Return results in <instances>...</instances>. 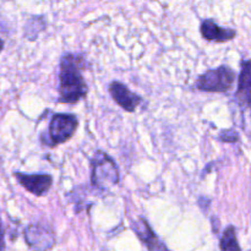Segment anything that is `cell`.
<instances>
[{
    "label": "cell",
    "instance_id": "cell-1",
    "mask_svg": "<svg viewBox=\"0 0 251 251\" xmlns=\"http://www.w3.org/2000/svg\"><path fill=\"white\" fill-rule=\"evenodd\" d=\"M86 68V59L78 54H64L60 60L59 73V102L76 104L86 97L87 83L81 71Z\"/></svg>",
    "mask_w": 251,
    "mask_h": 251
},
{
    "label": "cell",
    "instance_id": "cell-2",
    "mask_svg": "<svg viewBox=\"0 0 251 251\" xmlns=\"http://www.w3.org/2000/svg\"><path fill=\"white\" fill-rule=\"evenodd\" d=\"M91 183L100 190H108L119 181V169L115 162L103 151H97L91 162Z\"/></svg>",
    "mask_w": 251,
    "mask_h": 251
},
{
    "label": "cell",
    "instance_id": "cell-3",
    "mask_svg": "<svg viewBox=\"0 0 251 251\" xmlns=\"http://www.w3.org/2000/svg\"><path fill=\"white\" fill-rule=\"evenodd\" d=\"M235 81V73L229 66L221 65L200 75L196 80V88L202 92L226 93L232 88Z\"/></svg>",
    "mask_w": 251,
    "mask_h": 251
},
{
    "label": "cell",
    "instance_id": "cell-4",
    "mask_svg": "<svg viewBox=\"0 0 251 251\" xmlns=\"http://www.w3.org/2000/svg\"><path fill=\"white\" fill-rule=\"evenodd\" d=\"M77 118L74 114H55L53 115L49 124V139L51 146L66 142L73 137L77 129Z\"/></svg>",
    "mask_w": 251,
    "mask_h": 251
},
{
    "label": "cell",
    "instance_id": "cell-5",
    "mask_svg": "<svg viewBox=\"0 0 251 251\" xmlns=\"http://www.w3.org/2000/svg\"><path fill=\"white\" fill-rule=\"evenodd\" d=\"M14 176L20 185L37 196H43L48 193L53 184V178L49 174H24L16 172Z\"/></svg>",
    "mask_w": 251,
    "mask_h": 251
},
{
    "label": "cell",
    "instance_id": "cell-6",
    "mask_svg": "<svg viewBox=\"0 0 251 251\" xmlns=\"http://www.w3.org/2000/svg\"><path fill=\"white\" fill-rule=\"evenodd\" d=\"M109 93L113 100L120 105L124 110L129 113H134L140 103L142 102V98L137 96L136 93L131 92L124 83L119 81H113L109 85Z\"/></svg>",
    "mask_w": 251,
    "mask_h": 251
},
{
    "label": "cell",
    "instance_id": "cell-7",
    "mask_svg": "<svg viewBox=\"0 0 251 251\" xmlns=\"http://www.w3.org/2000/svg\"><path fill=\"white\" fill-rule=\"evenodd\" d=\"M25 239L28 247L34 250L50 249L55 243V237L53 233L39 225H31L26 228Z\"/></svg>",
    "mask_w": 251,
    "mask_h": 251
},
{
    "label": "cell",
    "instance_id": "cell-8",
    "mask_svg": "<svg viewBox=\"0 0 251 251\" xmlns=\"http://www.w3.org/2000/svg\"><path fill=\"white\" fill-rule=\"evenodd\" d=\"M235 100L240 107L251 110V59L242 63Z\"/></svg>",
    "mask_w": 251,
    "mask_h": 251
},
{
    "label": "cell",
    "instance_id": "cell-9",
    "mask_svg": "<svg viewBox=\"0 0 251 251\" xmlns=\"http://www.w3.org/2000/svg\"><path fill=\"white\" fill-rule=\"evenodd\" d=\"M201 36L210 42H217V43H223V42L232 41L235 38L237 32L232 28H225L216 24L213 20H205L202 21L200 27Z\"/></svg>",
    "mask_w": 251,
    "mask_h": 251
},
{
    "label": "cell",
    "instance_id": "cell-10",
    "mask_svg": "<svg viewBox=\"0 0 251 251\" xmlns=\"http://www.w3.org/2000/svg\"><path fill=\"white\" fill-rule=\"evenodd\" d=\"M132 229L135 230L139 239L146 245L149 250H166L167 247L159 242L157 235L152 232L151 227L149 226L146 220L144 218H139V221L131 225Z\"/></svg>",
    "mask_w": 251,
    "mask_h": 251
},
{
    "label": "cell",
    "instance_id": "cell-11",
    "mask_svg": "<svg viewBox=\"0 0 251 251\" xmlns=\"http://www.w3.org/2000/svg\"><path fill=\"white\" fill-rule=\"evenodd\" d=\"M220 248L222 250H240V247L237 240V235H235V228L233 226L227 227L225 232H223Z\"/></svg>",
    "mask_w": 251,
    "mask_h": 251
},
{
    "label": "cell",
    "instance_id": "cell-12",
    "mask_svg": "<svg viewBox=\"0 0 251 251\" xmlns=\"http://www.w3.org/2000/svg\"><path fill=\"white\" fill-rule=\"evenodd\" d=\"M220 140L223 142L233 144V142H237L239 140V136H238L237 131H234V130H223L220 134Z\"/></svg>",
    "mask_w": 251,
    "mask_h": 251
},
{
    "label": "cell",
    "instance_id": "cell-13",
    "mask_svg": "<svg viewBox=\"0 0 251 251\" xmlns=\"http://www.w3.org/2000/svg\"><path fill=\"white\" fill-rule=\"evenodd\" d=\"M5 249V242H4V230H2L1 220H0V250Z\"/></svg>",
    "mask_w": 251,
    "mask_h": 251
},
{
    "label": "cell",
    "instance_id": "cell-14",
    "mask_svg": "<svg viewBox=\"0 0 251 251\" xmlns=\"http://www.w3.org/2000/svg\"><path fill=\"white\" fill-rule=\"evenodd\" d=\"M2 48H4V42H2V39L0 38V51L2 50Z\"/></svg>",
    "mask_w": 251,
    "mask_h": 251
}]
</instances>
